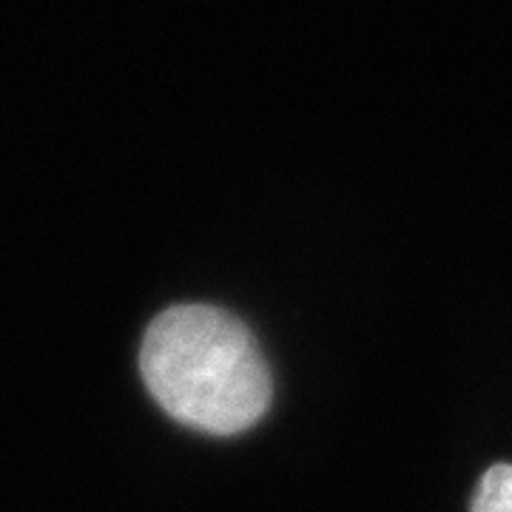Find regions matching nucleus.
Here are the masks:
<instances>
[{"label": "nucleus", "mask_w": 512, "mask_h": 512, "mask_svg": "<svg viewBox=\"0 0 512 512\" xmlns=\"http://www.w3.org/2000/svg\"><path fill=\"white\" fill-rule=\"evenodd\" d=\"M470 512H512V464H493L481 476Z\"/></svg>", "instance_id": "f03ea898"}, {"label": "nucleus", "mask_w": 512, "mask_h": 512, "mask_svg": "<svg viewBox=\"0 0 512 512\" xmlns=\"http://www.w3.org/2000/svg\"><path fill=\"white\" fill-rule=\"evenodd\" d=\"M140 373L171 419L234 436L265 416L274 384L254 333L214 305L163 311L143 336Z\"/></svg>", "instance_id": "f257e3e1"}]
</instances>
